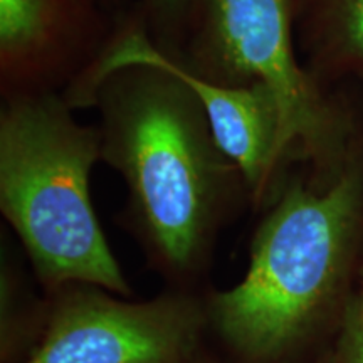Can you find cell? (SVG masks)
<instances>
[{
	"mask_svg": "<svg viewBox=\"0 0 363 363\" xmlns=\"http://www.w3.org/2000/svg\"><path fill=\"white\" fill-rule=\"evenodd\" d=\"M98 162V126L79 123L61 94L2 101L0 211L51 293L66 284L131 293L91 201Z\"/></svg>",
	"mask_w": 363,
	"mask_h": 363,
	"instance_id": "cell-3",
	"label": "cell"
},
{
	"mask_svg": "<svg viewBox=\"0 0 363 363\" xmlns=\"http://www.w3.org/2000/svg\"><path fill=\"white\" fill-rule=\"evenodd\" d=\"M362 227L363 145L323 187L284 180L254 234L246 276L211 299L208 323L246 360L284 357L337 294Z\"/></svg>",
	"mask_w": 363,
	"mask_h": 363,
	"instance_id": "cell-2",
	"label": "cell"
},
{
	"mask_svg": "<svg viewBox=\"0 0 363 363\" xmlns=\"http://www.w3.org/2000/svg\"><path fill=\"white\" fill-rule=\"evenodd\" d=\"M330 363H335V362H330Z\"/></svg>",
	"mask_w": 363,
	"mask_h": 363,
	"instance_id": "cell-12",
	"label": "cell"
},
{
	"mask_svg": "<svg viewBox=\"0 0 363 363\" xmlns=\"http://www.w3.org/2000/svg\"><path fill=\"white\" fill-rule=\"evenodd\" d=\"M174 57L216 83L269 89L298 162L311 167L318 187L337 179L363 145V103L325 89L303 62L294 0H208L197 33Z\"/></svg>",
	"mask_w": 363,
	"mask_h": 363,
	"instance_id": "cell-4",
	"label": "cell"
},
{
	"mask_svg": "<svg viewBox=\"0 0 363 363\" xmlns=\"http://www.w3.org/2000/svg\"><path fill=\"white\" fill-rule=\"evenodd\" d=\"M101 162L121 175L125 217L157 266L194 272L244 197L238 165L219 147L192 89L153 66L110 72L91 91Z\"/></svg>",
	"mask_w": 363,
	"mask_h": 363,
	"instance_id": "cell-1",
	"label": "cell"
},
{
	"mask_svg": "<svg viewBox=\"0 0 363 363\" xmlns=\"http://www.w3.org/2000/svg\"><path fill=\"white\" fill-rule=\"evenodd\" d=\"M294 29L316 83L363 103V0H294Z\"/></svg>",
	"mask_w": 363,
	"mask_h": 363,
	"instance_id": "cell-8",
	"label": "cell"
},
{
	"mask_svg": "<svg viewBox=\"0 0 363 363\" xmlns=\"http://www.w3.org/2000/svg\"><path fill=\"white\" fill-rule=\"evenodd\" d=\"M208 0H136L145 33L170 56H180L203 19Z\"/></svg>",
	"mask_w": 363,
	"mask_h": 363,
	"instance_id": "cell-9",
	"label": "cell"
},
{
	"mask_svg": "<svg viewBox=\"0 0 363 363\" xmlns=\"http://www.w3.org/2000/svg\"><path fill=\"white\" fill-rule=\"evenodd\" d=\"M118 21L103 0H0V98L65 94Z\"/></svg>",
	"mask_w": 363,
	"mask_h": 363,
	"instance_id": "cell-7",
	"label": "cell"
},
{
	"mask_svg": "<svg viewBox=\"0 0 363 363\" xmlns=\"http://www.w3.org/2000/svg\"><path fill=\"white\" fill-rule=\"evenodd\" d=\"M103 4L118 21L123 19L135 9V2L131 0H103Z\"/></svg>",
	"mask_w": 363,
	"mask_h": 363,
	"instance_id": "cell-11",
	"label": "cell"
},
{
	"mask_svg": "<svg viewBox=\"0 0 363 363\" xmlns=\"http://www.w3.org/2000/svg\"><path fill=\"white\" fill-rule=\"evenodd\" d=\"M108 293L93 284H66L54 291L24 363L194 362L208 323L207 310L194 298L163 294L130 303Z\"/></svg>",
	"mask_w": 363,
	"mask_h": 363,
	"instance_id": "cell-6",
	"label": "cell"
},
{
	"mask_svg": "<svg viewBox=\"0 0 363 363\" xmlns=\"http://www.w3.org/2000/svg\"><path fill=\"white\" fill-rule=\"evenodd\" d=\"M135 65L160 67L192 89L217 143L246 180L251 202L269 206L284 184L288 165L298 162L278 98L261 84L227 86L199 76L150 40L135 9L118 22L104 51L62 98L74 111L83 110L104 76Z\"/></svg>",
	"mask_w": 363,
	"mask_h": 363,
	"instance_id": "cell-5",
	"label": "cell"
},
{
	"mask_svg": "<svg viewBox=\"0 0 363 363\" xmlns=\"http://www.w3.org/2000/svg\"><path fill=\"white\" fill-rule=\"evenodd\" d=\"M342 337L340 363H363V303L350 308Z\"/></svg>",
	"mask_w": 363,
	"mask_h": 363,
	"instance_id": "cell-10",
	"label": "cell"
}]
</instances>
